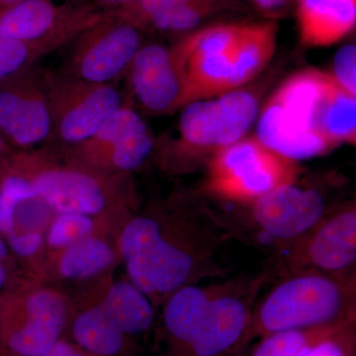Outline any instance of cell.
I'll use <instances>...</instances> for the list:
<instances>
[{
	"instance_id": "cell-1",
	"label": "cell",
	"mask_w": 356,
	"mask_h": 356,
	"mask_svg": "<svg viewBox=\"0 0 356 356\" xmlns=\"http://www.w3.org/2000/svg\"><path fill=\"white\" fill-rule=\"evenodd\" d=\"M257 137L299 161L356 140V96L331 72L301 70L285 79L257 117Z\"/></svg>"
},
{
	"instance_id": "cell-2",
	"label": "cell",
	"mask_w": 356,
	"mask_h": 356,
	"mask_svg": "<svg viewBox=\"0 0 356 356\" xmlns=\"http://www.w3.org/2000/svg\"><path fill=\"white\" fill-rule=\"evenodd\" d=\"M276 20L219 22L184 35L172 46L184 77V105L242 88L273 60Z\"/></svg>"
},
{
	"instance_id": "cell-3",
	"label": "cell",
	"mask_w": 356,
	"mask_h": 356,
	"mask_svg": "<svg viewBox=\"0 0 356 356\" xmlns=\"http://www.w3.org/2000/svg\"><path fill=\"white\" fill-rule=\"evenodd\" d=\"M356 277L287 273L252 312L250 336L355 322Z\"/></svg>"
},
{
	"instance_id": "cell-4",
	"label": "cell",
	"mask_w": 356,
	"mask_h": 356,
	"mask_svg": "<svg viewBox=\"0 0 356 356\" xmlns=\"http://www.w3.org/2000/svg\"><path fill=\"white\" fill-rule=\"evenodd\" d=\"M298 161L261 142L245 137L210 156L205 189L229 202L250 205L266 194L299 179Z\"/></svg>"
},
{
	"instance_id": "cell-5",
	"label": "cell",
	"mask_w": 356,
	"mask_h": 356,
	"mask_svg": "<svg viewBox=\"0 0 356 356\" xmlns=\"http://www.w3.org/2000/svg\"><path fill=\"white\" fill-rule=\"evenodd\" d=\"M119 248L130 282L149 298L168 297L179 288L212 277L205 267L163 238L158 220L151 215L126 224Z\"/></svg>"
},
{
	"instance_id": "cell-6",
	"label": "cell",
	"mask_w": 356,
	"mask_h": 356,
	"mask_svg": "<svg viewBox=\"0 0 356 356\" xmlns=\"http://www.w3.org/2000/svg\"><path fill=\"white\" fill-rule=\"evenodd\" d=\"M259 95L238 88L182 107L179 137L175 152L179 156H213L245 137L259 117Z\"/></svg>"
},
{
	"instance_id": "cell-7",
	"label": "cell",
	"mask_w": 356,
	"mask_h": 356,
	"mask_svg": "<svg viewBox=\"0 0 356 356\" xmlns=\"http://www.w3.org/2000/svg\"><path fill=\"white\" fill-rule=\"evenodd\" d=\"M53 140L76 146L95 135L125 100L115 83H93L60 72H44Z\"/></svg>"
},
{
	"instance_id": "cell-8",
	"label": "cell",
	"mask_w": 356,
	"mask_h": 356,
	"mask_svg": "<svg viewBox=\"0 0 356 356\" xmlns=\"http://www.w3.org/2000/svg\"><path fill=\"white\" fill-rule=\"evenodd\" d=\"M266 276L225 281L202 317L177 344L178 356H227L250 337L254 297Z\"/></svg>"
},
{
	"instance_id": "cell-9",
	"label": "cell",
	"mask_w": 356,
	"mask_h": 356,
	"mask_svg": "<svg viewBox=\"0 0 356 356\" xmlns=\"http://www.w3.org/2000/svg\"><path fill=\"white\" fill-rule=\"evenodd\" d=\"M144 33L109 9L72 40L60 72L88 83H115L143 46Z\"/></svg>"
},
{
	"instance_id": "cell-10",
	"label": "cell",
	"mask_w": 356,
	"mask_h": 356,
	"mask_svg": "<svg viewBox=\"0 0 356 356\" xmlns=\"http://www.w3.org/2000/svg\"><path fill=\"white\" fill-rule=\"evenodd\" d=\"M285 252L283 266L286 274L316 271L339 277H355V203L334 206Z\"/></svg>"
},
{
	"instance_id": "cell-11",
	"label": "cell",
	"mask_w": 356,
	"mask_h": 356,
	"mask_svg": "<svg viewBox=\"0 0 356 356\" xmlns=\"http://www.w3.org/2000/svg\"><path fill=\"white\" fill-rule=\"evenodd\" d=\"M105 13L88 4L23 0L0 17V37L39 44L51 54L72 43Z\"/></svg>"
},
{
	"instance_id": "cell-12",
	"label": "cell",
	"mask_w": 356,
	"mask_h": 356,
	"mask_svg": "<svg viewBox=\"0 0 356 356\" xmlns=\"http://www.w3.org/2000/svg\"><path fill=\"white\" fill-rule=\"evenodd\" d=\"M255 229L285 250L313 229L334 207L324 192L299 184L280 187L250 204Z\"/></svg>"
},
{
	"instance_id": "cell-13",
	"label": "cell",
	"mask_w": 356,
	"mask_h": 356,
	"mask_svg": "<svg viewBox=\"0 0 356 356\" xmlns=\"http://www.w3.org/2000/svg\"><path fill=\"white\" fill-rule=\"evenodd\" d=\"M0 133L21 147L53 140L44 72L36 65L0 83Z\"/></svg>"
},
{
	"instance_id": "cell-14",
	"label": "cell",
	"mask_w": 356,
	"mask_h": 356,
	"mask_svg": "<svg viewBox=\"0 0 356 356\" xmlns=\"http://www.w3.org/2000/svg\"><path fill=\"white\" fill-rule=\"evenodd\" d=\"M70 147L86 165L129 172L144 165L153 153L154 138L144 118L125 102L95 135Z\"/></svg>"
},
{
	"instance_id": "cell-15",
	"label": "cell",
	"mask_w": 356,
	"mask_h": 356,
	"mask_svg": "<svg viewBox=\"0 0 356 356\" xmlns=\"http://www.w3.org/2000/svg\"><path fill=\"white\" fill-rule=\"evenodd\" d=\"M125 74L136 102L149 113L182 108L184 77L172 47L143 44Z\"/></svg>"
},
{
	"instance_id": "cell-16",
	"label": "cell",
	"mask_w": 356,
	"mask_h": 356,
	"mask_svg": "<svg viewBox=\"0 0 356 356\" xmlns=\"http://www.w3.org/2000/svg\"><path fill=\"white\" fill-rule=\"evenodd\" d=\"M29 178L39 197L58 214H99L108 203L106 184L98 175L77 168L41 165Z\"/></svg>"
},
{
	"instance_id": "cell-17",
	"label": "cell",
	"mask_w": 356,
	"mask_h": 356,
	"mask_svg": "<svg viewBox=\"0 0 356 356\" xmlns=\"http://www.w3.org/2000/svg\"><path fill=\"white\" fill-rule=\"evenodd\" d=\"M64 300L51 290L34 292L26 303V321L8 341L19 356H42L57 343L65 324Z\"/></svg>"
},
{
	"instance_id": "cell-18",
	"label": "cell",
	"mask_w": 356,
	"mask_h": 356,
	"mask_svg": "<svg viewBox=\"0 0 356 356\" xmlns=\"http://www.w3.org/2000/svg\"><path fill=\"white\" fill-rule=\"evenodd\" d=\"M297 29L304 47L339 43L356 26V0H295Z\"/></svg>"
},
{
	"instance_id": "cell-19",
	"label": "cell",
	"mask_w": 356,
	"mask_h": 356,
	"mask_svg": "<svg viewBox=\"0 0 356 356\" xmlns=\"http://www.w3.org/2000/svg\"><path fill=\"white\" fill-rule=\"evenodd\" d=\"M100 306L125 336L149 331L156 317L151 298L132 282L115 283Z\"/></svg>"
},
{
	"instance_id": "cell-20",
	"label": "cell",
	"mask_w": 356,
	"mask_h": 356,
	"mask_svg": "<svg viewBox=\"0 0 356 356\" xmlns=\"http://www.w3.org/2000/svg\"><path fill=\"white\" fill-rule=\"evenodd\" d=\"M238 7V0H188L149 20L145 31L186 35L220 14Z\"/></svg>"
},
{
	"instance_id": "cell-21",
	"label": "cell",
	"mask_w": 356,
	"mask_h": 356,
	"mask_svg": "<svg viewBox=\"0 0 356 356\" xmlns=\"http://www.w3.org/2000/svg\"><path fill=\"white\" fill-rule=\"evenodd\" d=\"M72 334L83 350L102 356L117 355L125 337L100 305L83 312L76 318Z\"/></svg>"
},
{
	"instance_id": "cell-22",
	"label": "cell",
	"mask_w": 356,
	"mask_h": 356,
	"mask_svg": "<svg viewBox=\"0 0 356 356\" xmlns=\"http://www.w3.org/2000/svg\"><path fill=\"white\" fill-rule=\"evenodd\" d=\"M113 261L114 252L108 243L89 236L65 248L58 270L67 280H86L102 273Z\"/></svg>"
},
{
	"instance_id": "cell-23",
	"label": "cell",
	"mask_w": 356,
	"mask_h": 356,
	"mask_svg": "<svg viewBox=\"0 0 356 356\" xmlns=\"http://www.w3.org/2000/svg\"><path fill=\"white\" fill-rule=\"evenodd\" d=\"M351 325L355 323L274 332L262 337L261 343L250 356H304L320 341Z\"/></svg>"
},
{
	"instance_id": "cell-24",
	"label": "cell",
	"mask_w": 356,
	"mask_h": 356,
	"mask_svg": "<svg viewBox=\"0 0 356 356\" xmlns=\"http://www.w3.org/2000/svg\"><path fill=\"white\" fill-rule=\"evenodd\" d=\"M38 197L34 184L24 175H11L4 178L0 187V231L8 236L14 233L17 206Z\"/></svg>"
},
{
	"instance_id": "cell-25",
	"label": "cell",
	"mask_w": 356,
	"mask_h": 356,
	"mask_svg": "<svg viewBox=\"0 0 356 356\" xmlns=\"http://www.w3.org/2000/svg\"><path fill=\"white\" fill-rule=\"evenodd\" d=\"M49 54L39 44L0 37V83L29 69Z\"/></svg>"
},
{
	"instance_id": "cell-26",
	"label": "cell",
	"mask_w": 356,
	"mask_h": 356,
	"mask_svg": "<svg viewBox=\"0 0 356 356\" xmlns=\"http://www.w3.org/2000/svg\"><path fill=\"white\" fill-rule=\"evenodd\" d=\"M95 222L83 214H58L51 224L47 242L51 248H65L91 235Z\"/></svg>"
},
{
	"instance_id": "cell-27",
	"label": "cell",
	"mask_w": 356,
	"mask_h": 356,
	"mask_svg": "<svg viewBox=\"0 0 356 356\" xmlns=\"http://www.w3.org/2000/svg\"><path fill=\"white\" fill-rule=\"evenodd\" d=\"M186 1L188 0H131L125 6L111 10L146 32L149 20Z\"/></svg>"
},
{
	"instance_id": "cell-28",
	"label": "cell",
	"mask_w": 356,
	"mask_h": 356,
	"mask_svg": "<svg viewBox=\"0 0 356 356\" xmlns=\"http://www.w3.org/2000/svg\"><path fill=\"white\" fill-rule=\"evenodd\" d=\"M332 76L351 95L356 96V47L348 44L339 49L334 60Z\"/></svg>"
},
{
	"instance_id": "cell-29",
	"label": "cell",
	"mask_w": 356,
	"mask_h": 356,
	"mask_svg": "<svg viewBox=\"0 0 356 356\" xmlns=\"http://www.w3.org/2000/svg\"><path fill=\"white\" fill-rule=\"evenodd\" d=\"M353 327L351 325L316 344L304 356H353Z\"/></svg>"
},
{
	"instance_id": "cell-30",
	"label": "cell",
	"mask_w": 356,
	"mask_h": 356,
	"mask_svg": "<svg viewBox=\"0 0 356 356\" xmlns=\"http://www.w3.org/2000/svg\"><path fill=\"white\" fill-rule=\"evenodd\" d=\"M43 236L38 232H27V233L10 234L9 235V243L16 254L22 257H31L41 248L43 245Z\"/></svg>"
},
{
	"instance_id": "cell-31",
	"label": "cell",
	"mask_w": 356,
	"mask_h": 356,
	"mask_svg": "<svg viewBox=\"0 0 356 356\" xmlns=\"http://www.w3.org/2000/svg\"><path fill=\"white\" fill-rule=\"evenodd\" d=\"M250 6L264 14L266 19L276 20L287 13L295 0H248Z\"/></svg>"
},
{
	"instance_id": "cell-32",
	"label": "cell",
	"mask_w": 356,
	"mask_h": 356,
	"mask_svg": "<svg viewBox=\"0 0 356 356\" xmlns=\"http://www.w3.org/2000/svg\"><path fill=\"white\" fill-rule=\"evenodd\" d=\"M42 356H83L74 346L65 341H58L53 344Z\"/></svg>"
},
{
	"instance_id": "cell-33",
	"label": "cell",
	"mask_w": 356,
	"mask_h": 356,
	"mask_svg": "<svg viewBox=\"0 0 356 356\" xmlns=\"http://www.w3.org/2000/svg\"><path fill=\"white\" fill-rule=\"evenodd\" d=\"M22 1L23 0H0V17H1L6 11H8L9 9L17 6L18 3Z\"/></svg>"
},
{
	"instance_id": "cell-34",
	"label": "cell",
	"mask_w": 356,
	"mask_h": 356,
	"mask_svg": "<svg viewBox=\"0 0 356 356\" xmlns=\"http://www.w3.org/2000/svg\"><path fill=\"white\" fill-rule=\"evenodd\" d=\"M97 3L102 4L104 6H111L113 9L119 8L127 4L131 0H95Z\"/></svg>"
},
{
	"instance_id": "cell-35",
	"label": "cell",
	"mask_w": 356,
	"mask_h": 356,
	"mask_svg": "<svg viewBox=\"0 0 356 356\" xmlns=\"http://www.w3.org/2000/svg\"><path fill=\"white\" fill-rule=\"evenodd\" d=\"M7 254V248L6 243L2 242L1 240H0V259H3L4 257H6Z\"/></svg>"
},
{
	"instance_id": "cell-36",
	"label": "cell",
	"mask_w": 356,
	"mask_h": 356,
	"mask_svg": "<svg viewBox=\"0 0 356 356\" xmlns=\"http://www.w3.org/2000/svg\"><path fill=\"white\" fill-rule=\"evenodd\" d=\"M6 270H4L3 267L0 266V287L3 284L4 280H6Z\"/></svg>"
},
{
	"instance_id": "cell-37",
	"label": "cell",
	"mask_w": 356,
	"mask_h": 356,
	"mask_svg": "<svg viewBox=\"0 0 356 356\" xmlns=\"http://www.w3.org/2000/svg\"><path fill=\"white\" fill-rule=\"evenodd\" d=\"M3 149H4L3 138H2L1 133H0V154L2 153V151H3Z\"/></svg>"
}]
</instances>
